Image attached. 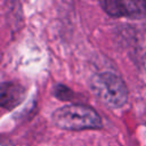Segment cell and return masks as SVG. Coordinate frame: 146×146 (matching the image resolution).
<instances>
[{
  "instance_id": "1",
  "label": "cell",
  "mask_w": 146,
  "mask_h": 146,
  "mask_svg": "<svg viewBox=\"0 0 146 146\" xmlns=\"http://www.w3.org/2000/svg\"><path fill=\"white\" fill-rule=\"evenodd\" d=\"M52 122L65 130H84L102 128V119L98 113L81 104H71L56 110L52 113Z\"/></svg>"
},
{
  "instance_id": "2",
  "label": "cell",
  "mask_w": 146,
  "mask_h": 146,
  "mask_svg": "<svg viewBox=\"0 0 146 146\" xmlns=\"http://www.w3.org/2000/svg\"><path fill=\"white\" fill-rule=\"evenodd\" d=\"M90 87L96 97L110 107H121L128 99L125 83L112 72H104L92 76Z\"/></svg>"
},
{
  "instance_id": "3",
  "label": "cell",
  "mask_w": 146,
  "mask_h": 146,
  "mask_svg": "<svg viewBox=\"0 0 146 146\" xmlns=\"http://www.w3.org/2000/svg\"><path fill=\"white\" fill-rule=\"evenodd\" d=\"M100 6L111 16H125L133 19L143 18L146 15V1L144 0H106Z\"/></svg>"
},
{
  "instance_id": "4",
  "label": "cell",
  "mask_w": 146,
  "mask_h": 146,
  "mask_svg": "<svg viewBox=\"0 0 146 146\" xmlns=\"http://www.w3.org/2000/svg\"><path fill=\"white\" fill-rule=\"evenodd\" d=\"M25 97V89L16 82H2L0 88V105L6 110H13Z\"/></svg>"
},
{
  "instance_id": "5",
  "label": "cell",
  "mask_w": 146,
  "mask_h": 146,
  "mask_svg": "<svg viewBox=\"0 0 146 146\" xmlns=\"http://www.w3.org/2000/svg\"><path fill=\"white\" fill-rule=\"evenodd\" d=\"M143 71H144V74H145V78H146V54L144 55L143 57Z\"/></svg>"
},
{
  "instance_id": "6",
  "label": "cell",
  "mask_w": 146,
  "mask_h": 146,
  "mask_svg": "<svg viewBox=\"0 0 146 146\" xmlns=\"http://www.w3.org/2000/svg\"><path fill=\"white\" fill-rule=\"evenodd\" d=\"M1 146H13V145H11L10 141H7V140L3 138V139H2V143H1Z\"/></svg>"
}]
</instances>
